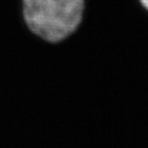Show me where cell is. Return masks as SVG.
<instances>
[{"label": "cell", "mask_w": 148, "mask_h": 148, "mask_svg": "<svg viewBox=\"0 0 148 148\" xmlns=\"http://www.w3.org/2000/svg\"><path fill=\"white\" fill-rule=\"evenodd\" d=\"M86 12V0H57L55 16L41 40L59 43L68 39L81 26Z\"/></svg>", "instance_id": "cell-1"}, {"label": "cell", "mask_w": 148, "mask_h": 148, "mask_svg": "<svg viewBox=\"0 0 148 148\" xmlns=\"http://www.w3.org/2000/svg\"><path fill=\"white\" fill-rule=\"evenodd\" d=\"M139 2L143 6V8H145L148 12V0H139Z\"/></svg>", "instance_id": "cell-3"}, {"label": "cell", "mask_w": 148, "mask_h": 148, "mask_svg": "<svg viewBox=\"0 0 148 148\" xmlns=\"http://www.w3.org/2000/svg\"><path fill=\"white\" fill-rule=\"evenodd\" d=\"M55 0H22V16L28 30L40 38Z\"/></svg>", "instance_id": "cell-2"}]
</instances>
